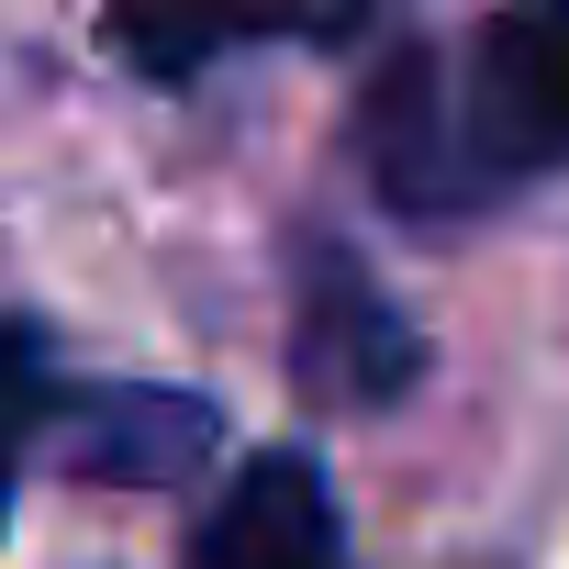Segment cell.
Instances as JSON below:
<instances>
[{
    "label": "cell",
    "instance_id": "5",
    "mask_svg": "<svg viewBox=\"0 0 569 569\" xmlns=\"http://www.w3.org/2000/svg\"><path fill=\"white\" fill-rule=\"evenodd\" d=\"M68 458L90 480L168 491L212 458V402H190V391H90V402H68Z\"/></svg>",
    "mask_w": 569,
    "mask_h": 569
},
{
    "label": "cell",
    "instance_id": "2",
    "mask_svg": "<svg viewBox=\"0 0 569 569\" xmlns=\"http://www.w3.org/2000/svg\"><path fill=\"white\" fill-rule=\"evenodd\" d=\"M291 369H302V391L313 402H336V413H369V402H391L413 369H425V347H413V325L391 313V291L347 257V246H302V313H291Z\"/></svg>",
    "mask_w": 569,
    "mask_h": 569
},
{
    "label": "cell",
    "instance_id": "6",
    "mask_svg": "<svg viewBox=\"0 0 569 569\" xmlns=\"http://www.w3.org/2000/svg\"><path fill=\"white\" fill-rule=\"evenodd\" d=\"M46 413H57L46 336H34V325H0V525H12V480H23V447H34Z\"/></svg>",
    "mask_w": 569,
    "mask_h": 569
},
{
    "label": "cell",
    "instance_id": "1",
    "mask_svg": "<svg viewBox=\"0 0 569 569\" xmlns=\"http://www.w3.org/2000/svg\"><path fill=\"white\" fill-rule=\"evenodd\" d=\"M358 157L413 223L491 212L569 168V0H502L469 34L402 46L358 101Z\"/></svg>",
    "mask_w": 569,
    "mask_h": 569
},
{
    "label": "cell",
    "instance_id": "4",
    "mask_svg": "<svg viewBox=\"0 0 569 569\" xmlns=\"http://www.w3.org/2000/svg\"><path fill=\"white\" fill-rule=\"evenodd\" d=\"M380 0H112V46L146 79H190L234 46H336Z\"/></svg>",
    "mask_w": 569,
    "mask_h": 569
},
{
    "label": "cell",
    "instance_id": "3",
    "mask_svg": "<svg viewBox=\"0 0 569 569\" xmlns=\"http://www.w3.org/2000/svg\"><path fill=\"white\" fill-rule=\"evenodd\" d=\"M190 569H358L347 558V525H336V491L302 447H268L234 469V491L201 513V547Z\"/></svg>",
    "mask_w": 569,
    "mask_h": 569
}]
</instances>
